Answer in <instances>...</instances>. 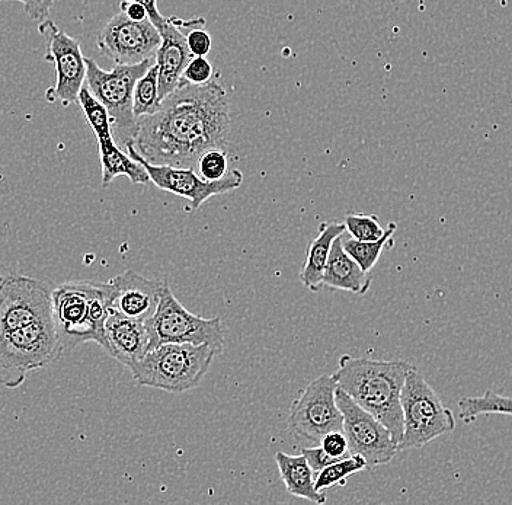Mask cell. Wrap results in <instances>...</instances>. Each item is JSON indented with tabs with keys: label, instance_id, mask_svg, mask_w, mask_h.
Listing matches in <instances>:
<instances>
[{
	"label": "cell",
	"instance_id": "18",
	"mask_svg": "<svg viewBox=\"0 0 512 505\" xmlns=\"http://www.w3.org/2000/svg\"><path fill=\"white\" fill-rule=\"evenodd\" d=\"M323 287L342 290V292L364 296L370 290L371 277L361 270L360 265L350 257L342 246V235H339L332 244L325 274H323Z\"/></svg>",
	"mask_w": 512,
	"mask_h": 505
},
{
	"label": "cell",
	"instance_id": "11",
	"mask_svg": "<svg viewBox=\"0 0 512 505\" xmlns=\"http://www.w3.org/2000/svg\"><path fill=\"white\" fill-rule=\"evenodd\" d=\"M38 31L46 40L44 60L56 69V85L47 89V101L60 102L63 107L76 104L86 79V57L79 40L60 30L51 19L40 22Z\"/></svg>",
	"mask_w": 512,
	"mask_h": 505
},
{
	"label": "cell",
	"instance_id": "15",
	"mask_svg": "<svg viewBox=\"0 0 512 505\" xmlns=\"http://www.w3.org/2000/svg\"><path fill=\"white\" fill-rule=\"evenodd\" d=\"M204 27H206V19L200 17L194 19L166 18L165 25L159 31L162 41L156 51L160 101L178 88L185 67L194 57L188 49L187 34L195 28Z\"/></svg>",
	"mask_w": 512,
	"mask_h": 505
},
{
	"label": "cell",
	"instance_id": "31",
	"mask_svg": "<svg viewBox=\"0 0 512 505\" xmlns=\"http://www.w3.org/2000/svg\"><path fill=\"white\" fill-rule=\"evenodd\" d=\"M187 43L192 56L206 57L213 47V38L204 28H195L187 34Z\"/></svg>",
	"mask_w": 512,
	"mask_h": 505
},
{
	"label": "cell",
	"instance_id": "33",
	"mask_svg": "<svg viewBox=\"0 0 512 505\" xmlns=\"http://www.w3.org/2000/svg\"><path fill=\"white\" fill-rule=\"evenodd\" d=\"M302 455L306 457L307 463H309L310 468L313 469L315 475H318L322 469H325L326 466L331 465V463L341 460L329 456L322 447H309V449H303Z\"/></svg>",
	"mask_w": 512,
	"mask_h": 505
},
{
	"label": "cell",
	"instance_id": "5",
	"mask_svg": "<svg viewBox=\"0 0 512 505\" xmlns=\"http://www.w3.org/2000/svg\"><path fill=\"white\" fill-rule=\"evenodd\" d=\"M64 353L53 316L0 337V385L18 389L31 372L46 369Z\"/></svg>",
	"mask_w": 512,
	"mask_h": 505
},
{
	"label": "cell",
	"instance_id": "13",
	"mask_svg": "<svg viewBox=\"0 0 512 505\" xmlns=\"http://www.w3.org/2000/svg\"><path fill=\"white\" fill-rule=\"evenodd\" d=\"M126 149L134 161L142 163L149 174L150 182H153L160 190L187 198L191 203V210L200 209L208 198L232 193L243 184V174L239 169L227 172L226 177H223L222 180L204 181L195 169L153 165V163L144 161L133 145H127Z\"/></svg>",
	"mask_w": 512,
	"mask_h": 505
},
{
	"label": "cell",
	"instance_id": "24",
	"mask_svg": "<svg viewBox=\"0 0 512 505\" xmlns=\"http://www.w3.org/2000/svg\"><path fill=\"white\" fill-rule=\"evenodd\" d=\"M160 102L159 69L155 62L134 86L133 113L137 120L144 115L158 113Z\"/></svg>",
	"mask_w": 512,
	"mask_h": 505
},
{
	"label": "cell",
	"instance_id": "4",
	"mask_svg": "<svg viewBox=\"0 0 512 505\" xmlns=\"http://www.w3.org/2000/svg\"><path fill=\"white\" fill-rule=\"evenodd\" d=\"M219 354L210 345L162 344L128 370L139 386L182 393L200 385Z\"/></svg>",
	"mask_w": 512,
	"mask_h": 505
},
{
	"label": "cell",
	"instance_id": "30",
	"mask_svg": "<svg viewBox=\"0 0 512 505\" xmlns=\"http://www.w3.org/2000/svg\"><path fill=\"white\" fill-rule=\"evenodd\" d=\"M319 444L329 456L335 457V459H345V457L351 456L344 431H331L323 436Z\"/></svg>",
	"mask_w": 512,
	"mask_h": 505
},
{
	"label": "cell",
	"instance_id": "2",
	"mask_svg": "<svg viewBox=\"0 0 512 505\" xmlns=\"http://www.w3.org/2000/svg\"><path fill=\"white\" fill-rule=\"evenodd\" d=\"M414 367L408 361L363 359L345 354L339 359L334 377L338 389L376 417L399 444L403 434L400 395Z\"/></svg>",
	"mask_w": 512,
	"mask_h": 505
},
{
	"label": "cell",
	"instance_id": "37",
	"mask_svg": "<svg viewBox=\"0 0 512 505\" xmlns=\"http://www.w3.org/2000/svg\"><path fill=\"white\" fill-rule=\"evenodd\" d=\"M0 2H3V0H0Z\"/></svg>",
	"mask_w": 512,
	"mask_h": 505
},
{
	"label": "cell",
	"instance_id": "23",
	"mask_svg": "<svg viewBox=\"0 0 512 505\" xmlns=\"http://www.w3.org/2000/svg\"><path fill=\"white\" fill-rule=\"evenodd\" d=\"M396 229H398L396 223H390L387 229L384 230L382 238L373 242L357 241V239L351 238L350 235L347 236L342 233V246H344L347 254L357 261L364 273H370L374 265L379 262L384 246L395 235Z\"/></svg>",
	"mask_w": 512,
	"mask_h": 505
},
{
	"label": "cell",
	"instance_id": "20",
	"mask_svg": "<svg viewBox=\"0 0 512 505\" xmlns=\"http://www.w3.org/2000/svg\"><path fill=\"white\" fill-rule=\"evenodd\" d=\"M278 471L286 485L288 494L303 498L310 503L322 505L328 501L323 491L315 487L316 475L303 455L293 456L284 452L275 455Z\"/></svg>",
	"mask_w": 512,
	"mask_h": 505
},
{
	"label": "cell",
	"instance_id": "35",
	"mask_svg": "<svg viewBox=\"0 0 512 505\" xmlns=\"http://www.w3.org/2000/svg\"><path fill=\"white\" fill-rule=\"evenodd\" d=\"M120 6L121 12H124V14H126L127 17L131 19V21L140 22L149 19V17H147L146 9H144V6L140 5V3L120 2Z\"/></svg>",
	"mask_w": 512,
	"mask_h": 505
},
{
	"label": "cell",
	"instance_id": "10",
	"mask_svg": "<svg viewBox=\"0 0 512 505\" xmlns=\"http://www.w3.org/2000/svg\"><path fill=\"white\" fill-rule=\"evenodd\" d=\"M336 404L344 418L342 431L347 437L350 455L363 457L367 463V471L392 462L399 450L398 443L393 440L390 431L338 388Z\"/></svg>",
	"mask_w": 512,
	"mask_h": 505
},
{
	"label": "cell",
	"instance_id": "9",
	"mask_svg": "<svg viewBox=\"0 0 512 505\" xmlns=\"http://www.w3.org/2000/svg\"><path fill=\"white\" fill-rule=\"evenodd\" d=\"M334 375L313 380L293 402L288 415V430L299 439L320 443L331 431H342V412L336 404Z\"/></svg>",
	"mask_w": 512,
	"mask_h": 505
},
{
	"label": "cell",
	"instance_id": "16",
	"mask_svg": "<svg viewBox=\"0 0 512 505\" xmlns=\"http://www.w3.org/2000/svg\"><path fill=\"white\" fill-rule=\"evenodd\" d=\"M110 310L146 322L158 309L165 280H150L136 271H124L108 281Z\"/></svg>",
	"mask_w": 512,
	"mask_h": 505
},
{
	"label": "cell",
	"instance_id": "12",
	"mask_svg": "<svg viewBox=\"0 0 512 505\" xmlns=\"http://www.w3.org/2000/svg\"><path fill=\"white\" fill-rule=\"evenodd\" d=\"M51 316L53 302L46 283L19 274L0 277V337Z\"/></svg>",
	"mask_w": 512,
	"mask_h": 505
},
{
	"label": "cell",
	"instance_id": "1",
	"mask_svg": "<svg viewBox=\"0 0 512 505\" xmlns=\"http://www.w3.org/2000/svg\"><path fill=\"white\" fill-rule=\"evenodd\" d=\"M230 126L229 98L219 82L192 85L182 79L158 113L137 120L130 145L153 165L195 169L204 152L229 142Z\"/></svg>",
	"mask_w": 512,
	"mask_h": 505
},
{
	"label": "cell",
	"instance_id": "7",
	"mask_svg": "<svg viewBox=\"0 0 512 505\" xmlns=\"http://www.w3.org/2000/svg\"><path fill=\"white\" fill-rule=\"evenodd\" d=\"M156 62L144 60L139 65H115L110 72L101 69L92 59H86L85 86L110 114L112 136L127 147L137 133V118L133 113L134 86Z\"/></svg>",
	"mask_w": 512,
	"mask_h": 505
},
{
	"label": "cell",
	"instance_id": "34",
	"mask_svg": "<svg viewBox=\"0 0 512 505\" xmlns=\"http://www.w3.org/2000/svg\"><path fill=\"white\" fill-rule=\"evenodd\" d=\"M120 2H137L143 5L147 11L149 21L158 28V31L162 30L163 25H165L166 18L159 12L158 0H120Z\"/></svg>",
	"mask_w": 512,
	"mask_h": 505
},
{
	"label": "cell",
	"instance_id": "6",
	"mask_svg": "<svg viewBox=\"0 0 512 505\" xmlns=\"http://www.w3.org/2000/svg\"><path fill=\"white\" fill-rule=\"evenodd\" d=\"M400 404L403 434L398 444L399 452L422 449L438 437L456 430L453 411L443 404L438 393L416 367L406 377Z\"/></svg>",
	"mask_w": 512,
	"mask_h": 505
},
{
	"label": "cell",
	"instance_id": "21",
	"mask_svg": "<svg viewBox=\"0 0 512 505\" xmlns=\"http://www.w3.org/2000/svg\"><path fill=\"white\" fill-rule=\"evenodd\" d=\"M99 158L102 166V187H108L118 177H127L133 184H147L149 174L142 163L134 161L128 153L111 139L98 140Z\"/></svg>",
	"mask_w": 512,
	"mask_h": 505
},
{
	"label": "cell",
	"instance_id": "19",
	"mask_svg": "<svg viewBox=\"0 0 512 505\" xmlns=\"http://www.w3.org/2000/svg\"><path fill=\"white\" fill-rule=\"evenodd\" d=\"M342 233H345L344 222L322 223L318 235L307 249L306 260L300 270V281L310 292L318 293L323 289V274H325L332 244Z\"/></svg>",
	"mask_w": 512,
	"mask_h": 505
},
{
	"label": "cell",
	"instance_id": "22",
	"mask_svg": "<svg viewBox=\"0 0 512 505\" xmlns=\"http://www.w3.org/2000/svg\"><path fill=\"white\" fill-rule=\"evenodd\" d=\"M460 420L472 424L480 415L499 414L512 417V396L486 391L480 396H466L460 399Z\"/></svg>",
	"mask_w": 512,
	"mask_h": 505
},
{
	"label": "cell",
	"instance_id": "29",
	"mask_svg": "<svg viewBox=\"0 0 512 505\" xmlns=\"http://www.w3.org/2000/svg\"><path fill=\"white\" fill-rule=\"evenodd\" d=\"M182 79L192 85H204L213 79V66L206 57L194 56L185 67Z\"/></svg>",
	"mask_w": 512,
	"mask_h": 505
},
{
	"label": "cell",
	"instance_id": "32",
	"mask_svg": "<svg viewBox=\"0 0 512 505\" xmlns=\"http://www.w3.org/2000/svg\"><path fill=\"white\" fill-rule=\"evenodd\" d=\"M12 2L22 3L25 14L32 21L43 22L48 19V15H50L51 8H53L56 0H12Z\"/></svg>",
	"mask_w": 512,
	"mask_h": 505
},
{
	"label": "cell",
	"instance_id": "3",
	"mask_svg": "<svg viewBox=\"0 0 512 505\" xmlns=\"http://www.w3.org/2000/svg\"><path fill=\"white\" fill-rule=\"evenodd\" d=\"M108 296V284L95 281H70L51 292L54 326L64 351L85 343H96L104 350Z\"/></svg>",
	"mask_w": 512,
	"mask_h": 505
},
{
	"label": "cell",
	"instance_id": "14",
	"mask_svg": "<svg viewBox=\"0 0 512 505\" xmlns=\"http://www.w3.org/2000/svg\"><path fill=\"white\" fill-rule=\"evenodd\" d=\"M158 28L146 21H131L124 12L112 17L98 35V49L115 65H139L156 57L160 46Z\"/></svg>",
	"mask_w": 512,
	"mask_h": 505
},
{
	"label": "cell",
	"instance_id": "8",
	"mask_svg": "<svg viewBox=\"0 0 512 505\" xmlns=\"http://www.w3.org/2000/svg\"><path fill=\"white\" fill-rule=\"evenodd\" d=\"M150 334V350L162 344L210 345L222 353L224 335L222 319L201 318L184 308L165 281L158 309L146 321Z\"/></svg>",
	"mask_w": 512,
	"mask_h": 505
},
{
	"label": "cell",
	"instance_id": "25",
	"mask_svg": "<svg viewBox=\"0 0 512 505\" xmlns=\"http://www.w3.org/2000/svg\"><path fill=\"white\" fill-rule=\"evenodd\" d=\"M361 471H367V463L363 457L357 455L345 457V459L331 463V465L322 469L316 475L315 487L318 491H325L328 488L345 485L350 476Z\"/></svg>",
	"mask_w": 512,
	"mask_h": 505
},
{
	"label": "cell",
	"instance_id": "26",
	"mask_svg": "<svg viewBox=\"0 0 512 505\" xmlns=\"http://www.w3.org/2000/svg\"><path fill=\"white\" fill-rule=\"evenodd\" d=\"M78 102L86 121L94 131L96 140L114 137L112 136L110 114H108L107 108L91 94V91L85 85L80 89Z\"/></svg>",
	"mask_w": 512,
	"mask_h": 505
},
{
	"label": "cell",
	"instance_id": "28",
	"mask_svg": "<svg viewBox=\"0 0 512 505\" xmlns=\"http://www.w3.org/2000/svg\"><path fill=\"white\" fill-rule=\"evenodd\" d=\"M229 159L222 147L207 150L198 158L195 171L204 181H219L227 175Z\"/></svg>",
	"mask_w": 512,
	"mask_h": 505
},
{
	"label": "cell",
	"instance_id": "27",
	"mask_svg": "<svg viewBox=\"0 0 512 505\" xmlns=\"http://www.w3.org/2000/svg\"><path fill=\"white\" fill-rule=\"evenodd\" d=\"M345 232L357 241L373 242L382 238L384 230L373 214L350 213L344 219Z\"/></svg>",
	"mask_w": 512,
	"mask_h": 505
},
{
	"label": "cell",
	"instance_id": "17",
	"mask_svg": "<svg viewBox=\"0 0 512 505\" xmlns=\"http://www.w3.org/2000/svg\"><path fill=\"white\" fill-rule=\"evenodd\" d=\"M105 353L130 369L150 351L146 322L110 310L105 322Z\"/></svg>",
	"mask_w": 512,
	"mask_h": 505
},
{
	"label": "cell",
	"instance_id": "36",
	"mask_svg": "<svg viewBox=\"0 0 512 505\" xmlns=\"http://www.w3.org/2000/svg\"><path fill=\"white\" fill-rule=\"evenodd\" d=\"M392 2L402 3V2H408V0H392Z\"/></svg>",
	"mask_w": 512,
	"mask_h": 505
}]
</instances>
